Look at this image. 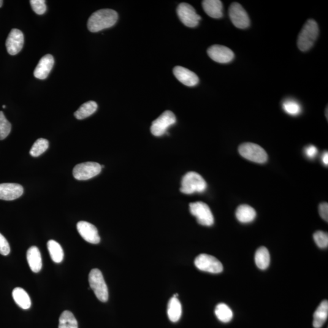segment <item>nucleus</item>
<instances>
[{
  "mask_svg": "<svg viewBox=\"0 0 328 328\" xmlns=\"http://www.w3.org/2000/svg\"><path fill=\"white\" fill-rule=\"evenodd\" d=\"M118 14L115 10L100 9L95 12L89 18L88 29L91 32H97L111 28L117 22Z\"/></svg>",
  "mask_w": 328,
  "mask_h": 328,
  "instance_id": "1",
  "label": "nucleus"
},
{
  "mask_svg": "<svg viewBox=\"0 0 328 328\" xmlns=\"http://www.w3.org/2000/svg\"><path fill=\"white\" fill-rule=\"evenodd\" d=\"M319 33L318 24L310 19L306 21L298 37L297 46L300 51L305 52L313 47Z\"/></svg>",
  "mask_w": 328,
  "mask_h": 328,
  "instance_id": "2",
  "label": "nucleus"
},
{
  "mask_svg": "<svg viewBox=\"0 0 328 328\" xmlns=\"http://www.w3.org/2000/svg\"><path fill=\"white\" fill-rule=\"evenodd\" d=\"M207 187V183L201 176L196 172H191L183 176L180 191L187 195L202 193Z\"/></svg>",
  "mask_w": 328,
  "mask_h": 328,
  "instance_id": "3",
  "label": "nucleus"
},
{
  "mask_svg": "<svg viewBox=\"0 0 328 328\" xmlns=\"http://www.w3.org/2000/svg\"><path fill=\"white\" fill-rule=\"evenodd\" d=\"M89 286L100 302H106L108 300V289L101 271L97 269L91 270L89 274Z\"/></svg>",
  "mask_w": 328,
  "mask_h": 328,
  "instance_id": "4",
  "label": "nucleus"
},
{
  "mask_svg": "<svg viewBox=\"0 0 328 328\" xmlns=\"http://www.w3.org/2000/svg\"><path fill=\"white\" fill-rule=\"evenodd\" d=\"M238 151L246 159L259 164H264L268 159L267 154L263 148L256 143L247 142L241 144Z\"/></svg>",
  "mask_w": 328,
  "mask_h": 328,
  "instance_id": "5",
  "label": "nucleus"
},
{
  "mask_svg": "<svg viewBox=\"0 0 328 328\" xmlns=\"http://www.w3.org/2000/svg\"><path fill=\"white\" fill-rule=\"evenodd\" d=\"M192 215L196 217L197 223L202 226H211L214 223V217L210 208L203 202H195L189 205Z\"/></svg>",
  "mask_w": 328,
  "mask_h": 328,
  "instance_id": "6",
  "label": "nucleus"
},
{
  "mask_svg": "<svg viewBox=\"0 0 328 328\" xmlns=\"http://www.w3.org/2000/svg\"><path fill=\"white\" fill-rule=\"evenodd\" d=\"M195 264L200 270L211 273L223 272V265L215 257L208 254H200L195 260Z\"/></svg>",
  "mask_w": 328,
  "mask_h": 328,
  "instance_id": "7",
  "label": "nucleus"
},
{
  "mask_svg": "<svg viewBox=\"0 0 328 328\" xmlns=\"http://www.w3.org/2000/svg\"><path fill=\"white\" fill-rule=\"evenodd\" d=\"M101 170V165L97 162H84L75 165L73 169V176L77 180H88L98 175Z\"/></svg>",
  "mask_w": 328,
  "mask_h": 328,
  "instance_id": "8",
  "label": "nucleus"
},
{
  "mask_svg": "<svg viewBox=\"0 0 328 328\" xmlns=\"http://www.w3.org/2000/svg\"><path fill=\"white\" fill-rule=\"evenodd\" d=\"M175 115L170 111L162 113L156 120L153 122L151 127V132L154 136H161L167 132L170 126L176 123Z\"/></svg>",
  "mask_w": 328,
  "mask_h": 328,
  "instance_id": "9",
  "label": "nucleus"
},
{
  "mask_svg": "<svg viewBox=\"0 0 328 328\" xmlns=\"http://www.w3.org/2000/svg\"><path fill=\"white\" fill-rule=\"evenodd\" d=\"M177 13L181 22L189 28H195L198 25L201 19L200 16L197 14L194 7L186 2H182L179 5Z\"/></svg>",
  "mask_w": 328,
  "mask_h": 328,
  "instance_id": "10",
  "label": "nucleus"
},
{
  "mask_svg": "<svg viewBox=\"0 0 328 328\" xmlns=\"http://www.w3.org/2000/svg\"><path fill=\"white\" fill-rule=\"evenodd\" d=\"M229 13L230 20L237 28L246 29L250 25V19L248 13L238 2H233L230 5Z\"/></svg>",
  "mask_w": 328,
  "mask_h": 328,
  "instance_id": "11",
  "label": "nucleus"
},
{
  "mask_svg": "<svg viewBox=\"0 0 328 328\" xmlns=\"http://www.w3.org/2000/svg\"><path fill=\"white\" fill-rule=\"evenodd\" d=\"M207 54L211 59L219 64H228L234 59V53L229 48L222 45H213L208 49Z\"/></svg>",
  "mask_w": 328,
  "mask_h": 328,
  "instance_id": "12",
  "label": "nucleus"
},
{
  "mask_svg": "<svg viewBox=\"0 0 328 328\" xmlns=\"http://www.w3.org/2000/svg\"><path fill=\"white\" fill-rule=\"evenodd\" d=\"M24 44L23 32L17 29H13L8 35L6 46L7 53L11 56L17 55L22 50Z\"/></svg>",
  "mask_w": 328,
  "mask_h": 328,
  "instance_id": "13",
  "label": "nucleus"
},
{
  "mask_svg": "<svg viewBox=\"0 0 328 328\" xmlns=\"http://www.w3.org/2000/svg\"><path fill=\"white\" fill-rule=\"evenodd\" d=\"M77 229L81 237L88 243L94 245L100 243L98 230L94 225L86 221H80L77 224Z\"/></svg>",
  "mask_w": 328,
  "mask_h": 328,
  "instance_id": "14",
  "label": "nucleus"
},
{
  "mask_svg": "<svg viewBox=\"0 0 328 328\" xmlns=\"http://www.w3.org/2000/svg\"><path fill=\"white\" fill-rule=\"evenodd\" d=\"M23 188L18 184H0V199L12 200L23 194Z\"/></svg>",
  "mask_w": 328,
  "mask_h": 328,
  "instance_id": "15",
  "label": "nucleus"
},
{
  "mask_svg": "<svg viewBox=\"0 0 328 328\" xmlns=\"http://www.w3.org/2000/svg\"><path fill=\"white\" fill-rule=\"evenodd\" d=\"M173 74L180 82L188 86H195L199 83V78L195 72L186 68L177 66L173 69Z\"/></svg>",
  "mask_w": 328,
  "mask_h": 328,
  "instance_id": "16",
  "label": "nucleus"
},
{
  "mask_svg": "<svg viewBox=\"0 0 328 328\" xmlns=\"http://www.w3.org/2000/svg\"><path fill=\"white\" fill-rule=\"evenodd\" d=\"M54 65L53 56L48 54L40 59L34 70V75L38 79H46L50 74Z\"/></svg>",
  "mask_w": 328,
  "mask_h": 328,
  "instance_id": "17",
  "label": "nucleus"
},
{
  "mask_svg": "<svg viewBox=\"0 0 328 328\" xmlns=\"http://www.w3.org/2000/svg\"><path fill=\"white\" fill-rule=\"evenodd\" d=\"M26 258L30 269L32 272L37 273L41 270L42 268L41 254L36 246H32L28 249L27 251Z\"/></svg>",
  "mask_w": 328,
  "mask_h": 328,
  "instance_id": "18",
  "label": "nucleus"
},
{
  "mask_svg": "<svg viewBox=\"0 0 328 328\" xmlns=\"http://www.w3.org/2000/svg\"><path fill=\"white\" fill-rule=\"evenodd\" d=\"M202 5L203 9L209 17L213 18L223 17V3L219 0H204Z\"/></svg>",
  "mask_w": 328,
  "mask_h": 328,
  "instance_id": "19",
  "label": "nucleus"
},
{
  "mask_svg": "<svg viewBox=\"0 0 328 328\" xmlns=\"http://www.w3.org/2000/svg\"><path fill=\"white\" fill-rule=\"evenodd\" d=\"M257 216L256 210L251 206L241 205L236 210V217L242 223H249L253 221Z\"/></svg>",
  "mask_w": 328,
  "mask_h": 328,
  "instance_id": "20",
  "label": "nucleus"
},
{
  "mask_svg": "<svg viewBox=\"0 0 328 328\" xmlns=\"http://www.w3.org/2000/svg\"><path fill=\"white\" fill-rule=\"evenodd\" d=\"M328 317V302L324 300L314 314L313 327L321 328L326 322Z\"/></svg>",
  "mask_w": 328,
  "mask_h": 328,
  "instance_id": "21",
  "label": "nucleus"
},
{
  "mask_svg": "<svg viewBox=\"0 0 328 328\" xmlns=\"http://www.w3.org/2000/svg\"><path fill=\"white\" fill-rule=\"evenodd\" d=\"M12 297L16 304L23 310H28L31 306V300L25 290L16 287L12 291Z\"/></svg>",
  "mask_w": 328,
  "mask_h": 328,
  "instance_id": "22",
  "label": "nucleus"
},
{
  "mask_svg": "<svg viewBox=\"0 0 328 328\" xmlns=\"http://www.w3.org/2000/svg\"><path fill=\"white\" fill-rule=\"evenodd\" d=\"M168 317L172 322L180 321L182 315V306L180 301L176 297H173L168 304Z\"/></svg>",
  "mask_w": 328,
  "mask_h": 328,
  "instance_id": "23",
  "label": "nucleus"
},
{
  "mask_svg": "<svg viewBox=\"0 0 328 328\" xmlns=\"http://www.w3.org/2000/svg\"><path fill=\"white\" fill-rule=\"evenodd\" d=\"M257 266L261 270L266 269L270 264V256L269 251L265 247H260L255 256Z\"/></svg>",
  "mask_w": 328,
  "mask_h": 328,
  "instance_id": "24",
  "label": "nucleus"
},
{
  "mask_svg": "<svg viewBox=\"0 0 328 328\" xmlns=\"http://www.w3.org/2000/svg\"><path fill=\"white\" fill-rule=\"evenodd\" d=\"M47 247L51 258L54 262L60 263L63 261L64 252L59 243L54 240H50L47 243Z\"/></svg>",
  "mask_w": 328,
  "mask_h": 328,
  "instance_id": "25",
  "label": "nucleus"
},
{
  "mask_svg": "<svg viewBox=\"0 0 328 328\" xmlns=\"http://www.w3.org/2000/svg\"><path fill=\"white\" fill-rule=\"evenodd\" d=\"M97 109V104L94 101H89L83 104L74 113L75 118L82 120L91 116Z\"/></svg>",
  "mask_w": 328,
  "mask_h": 328,
  "instance_id": "26",
  "label": "nucleus"
},
{
  "mask_svg": "<svg viewBox=\"0 0 328 328\" xmlns=\"http://www.w3.org/2000/svg\"><path fill=\"white\" fill-rule=\"evenodd\" d=\"M215 313L219 321L223 323L230 322L234 316L231 309L224 303H219L216 306Z\"/></svg>",
  "mask_w": 328,
  "mask_h": 328,
  "instance_id": "27",
  "label": "nucleus"
},
{
  "mask_svg": "<svg viewBox=\"0 0 328 328\" xmlns=\"http://www.w3.org/2000/svg\"><path fill=\"white\" fill-rule=\"evenodd\" d=\"M59 328H78V323L74 314L69 311H65L59 319Z\"/></svg>",
  "mask_w": 328,
  "mask_h": 328,
  "instance_id": "28",
  "label": "nucleus"
},
{
  "mask_svg": "<svg viewBox=\"0 0 328 328\" xmlns=\"http://www.w3.org/2000/svg\"><path fill=\"white\" fill-rule=\"evenodd\" d=\"M49 147L48 140L43 138L37 139L35 141L33 146H32L30 154L33 157H38L43 153H45Z\"/></svg>",
  "mask_w": 328,
  "mask_h": 328,
  "instance_id": "29",
  "label": "nucleus"
},
{
  "mask_svg": "<svg viewBox=\"0 0 328 328\" xmlns=\"http://www.w3.org/2000/svg\"><path fill=\"white\" fill-rule=\"evenodd\" d=\"M12 126L7 120L3 112H0V140H4L11 131Z\"/></svg>",
  "mask_w": 328,
  "mask_h": 328,
  "instance_id": "30",
  "label": "nucleus"
},
{
  "mask_svg": "<svg viewBox=\"0 0 328 328\" xmlns=\"http://www.w3.org/2000/svg\"><path fill=\"white\" fill-rule=\"evenodd\" d=\"M283 108L284 111L292 116L299 115L302 112V108L299 103L294 100H287L283 103Z\"/></svg>",
  "mask_w": 328,
  "mask_h": 328,
  "instance_id": "31",
  "label": "nucleus"
},
{
  "mask_svg": "<svg viewBox=\"0 0 328 328\" xmlns=\"http://www.w3.org/2000/svg\"><path fill=\"white\" fill-rule=\"evenodd\" d=\"M314 240L316 245L320 248L325 249L328 246V233L323 231H317L314 234Z\"/></svg>",
  "mask_w": 328,
  "mask_h": 328,
  "instance_id": "32",
  "label": "nucleus"
},
{
  "mask_svg": "<svg viewBox=\"0 0 328 328\" xmlns=\"http://www.w3.org/2000/svg\"><path fill=\"white\" fill-rule=\"evenodd\" d=\"M32 9L38 15L44 14L47 11V5L45 0H31L30 1Z\"/></svg>",
  "mask_w": 328,
  "mask_h": 328,
  "instance_id": "33",
  "label": "nucleus"
},
{
  "mask_svg": "<svg viewBox=\"0 0 328 328\" xmlns=\"http://www.w3.org/2000/svg\"><path fill=\"white\" fill-rule=\"evenodd\" d=\"M10 248L9 243L1 234H0V254L7 256L9 254Z\"/></svg>",
  "mask_w": 328,
  "mask_h": 328,
  "instance_id": "34",
  "label": "nucleus"
},
{
  "mask_svg": "<svg viewBox=\"0 0 328 328\" xmlns=\"http://www.w3.org/2000/svg\"><path fill=\"white\" fill-rule=\"evenodd\" d=\"M306 157L309 159H314L318 153V150L314 145H310L306 147L305 150Z\"/></svg>",
  "mask_w": 328,
  "mask_h": 328,
  "instance_id": "35",
  "label": "nucleus"
},
{
  "mask_svg": "<svg viewBox=\"0 0 328 328\" xmlns=\"http://www.w3.org/2000/svg\"><path fill=\"white\" fill-rule=\"evenodd\" d=\"M320 215L325 221H328V204L327 202H323L319 205Z\"/></svg>",
  "mask_w": 328,
  "mask_h": 328,
  "instance_id": "36",
  "label": "nucleus"
},
{
  "mask_svg": "<svg viewBox=\"0 0 328 328\" xmlns=\"http://www.w3.org/2000/svg\"><path fill=\"white\" fill-rule=\"evenodd\" d=\"M322 161L323 162V163H324L325 165H327L328 166V154L327 151L326 152H325L324 154H323L322 156Z\"/></svg>",
  "mask_w": 328,
  "mask_h": 328,
  "instance_id": "37",
  "label": "nucleus"
},
{
  "mask_svg": "<svg viewBox=\"0 0 328 328\" xmlns=\"http://www.w3.org/2000/svg\"><path fill=\"white\" fill-rule=\"evenodd\" d=\"M2 3H3V1H1V0H0V7L2 6Z\"/></svg>",
  "mask_w": 328,
  "mask_h": 328,
  "instance_id": "38",
  "label": "nucleus"
},
{
  "mask_svg": "<svg viewBox=\"0 0 328 328\" xmlns=\"http://www.w3.org/2000/svg\"><path fill=\"white\" fill-rule=\"evenodd\" d=\"M327 118L328 119V108H327Z\"/></svg>",
  "mask_w": 328,
  "mask_h": 328,
  "instance_id": "39",
  "label": "nucleus"
},
{
  "mask_svg": "<svg viewBox=\"0 0 328 328\" xmlns=\"http://www.w3.org/2000/svg\"><path fill=\"white\" fill-rule=\"evenodd\" d=\"M2 108H6V106H5V105L2 106Z\"/></svg>",
  "mask_w": 328,
  "mask_h": 328,
  "instance_id": "40",
  "label": "nucleus"
}]
</instances>
